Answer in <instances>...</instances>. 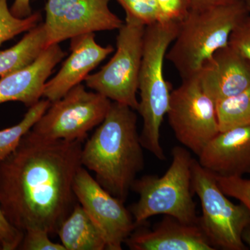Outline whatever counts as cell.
Instances as JSON below:
<instances>
[{
    "label": "cell",
    "mask_w": 250,
    "mask_h": 250,
    "mask_svg": "<svg viewBox=\"0 0 250 250\" xmlns=\"http://www.w3.org/2000/svg\"><path fill=\"white\" fill-rule=\"evenodd\" d=\"M194 193L201 202L198 224L215 250H246L243 229L250 223V212L243 204L235 205L219 187L214 175L196 159L192 166Z\"/></svg>",
    "instance_id": "cell-7"
},
{
    "label": "cell",
    "mask_w": 250,
    "mask_h": 250,
    "mask_svg": "<svg viewBox=\"0 0 250 250\" xmlns=\"http://www.w3.org/2000/svg\"><path fill=\"white\" fill-rule=\"evenodd\" d=\"M242 241L246 245L247 248H249L250 250V223L247 225L241 235Z\"/></svg>",
    "instance_id": "cell-29"
},
{
    "label": "cell",
    "mask_w": 250,
    "mask_h": 250,
    "mask_svg": "<svg viewBox=\"0 0 250 250\" xmlns=\"http://www.w3.org/2000/svg\"><path fill=\"white\" fill-rule=\"evenodd\" d=\"M125 14L136 18L146 26L160 22L161 14L156 0H116Z\"/></svg>",
    "instance_id": "cell-22"
},
{
    "label": "cell",
    "mask_w": 250,
    "mask_h": 250,
    "mask_svg": "<svg viewBox=\"0 0 250 250\" xmlns=\"http://www.w3.org/2000/svg\"><path fill=\"white\" fill-rule=\"evenodd\" d=\"M161 14L160 22H180L191 7L192 0H156Z\"/></svg>",
    "instance_id": "cell-25"
},
{
    "label": "cell",
    "mask_w": 250,
    "mask_h": 250,
    "mask_svg": "<svg viewBox=\"0 0 250 250\" xmlns=\"http://www.w3.org/2000/svg\"><path fill=\"white\" fill-rule=\"evenodd\" d=\"M10 10L11 14L19 18H27L32 14L30 0H14Z\"/></svg>",
    "instance_id": "cell-28"
},
{
    "label": "cell",
    "mask_w": 250,
    "mask_h": 250,
    "mask_svg": "<svg viewBox=\"0 0 250 250\" xmlns=\"http://www.w3.org/2000/svg\"><path fill=\"white\" fill-rule=\"evenodd\" d=\"M195 77L203 91L216 104L250 87V62L228 45L215 52Z\"/></svg>",
    "instance_id": "cell-12"
},
{
    "label": "cell",
    "mask_w": 250,
    "mask_h": 250,
    "mask_svg": "<svg viewBox=\"0 0 250 250\" xmlns=\"http://www.w3.org/2000/svg\"><path fill=\"white\" fill-rule=\"evenodd\" d=\"M65 56L59 44H54L30 65L0 79V104L19 102L30 108L39 103L54 67Z\"/></svg>",
    "instance_id": "cell-15"
},
{
    "label": "cell",
    "mask_w": 250,
    "mask_h": 250,
    "mask_svg": "<svg viewBox=\"0 0 250 250\" xmlns=\"http://www.w3.org/2000/svg\"><path fill=\"white\" fill-rule=\"evenodd\" d=\"M203 2L212 3V4H232V3L238 2V1H244V0H198Z\"/></svg>",
    "instance_id": "cell-30"
},
{
    "label": "cell",
    "mask_w": 250,
    "mask_h": 250,
    "mask_svg": "<svg viewBox=\"0 0 250 250\" xmlns=\"http://www.w3.org/2000/svg\"><path fill=\"white\" fill-rule=\"evenodd\" d=\"M144 24L126 15L118 30L116 51L101 70L85 78V85L112 102L137 111L139 77L143 53Z\"/></svg>",
    "instance_id": "cell-6"
},
{
    "label": "cell",
    "mask_w": 250,
    "mask_h": 250,
    "mask_svg": "<svg viewBox=\"0 0 250 250\" xmlns=\"http://www.w3.org/2000/svg\"><path fill=\"white\" fill-rule=\"evenodd\" d=\"M49 233L41 229H32L24 232L19 250H66L62 243H54L49 238Z\"/></svg>",
    "instance_id": "cell-24"
},
{
    "label": "cell",
    "mask_w": 250,
    "mask_h": 250,
    "mask_svg": "<svg viewBox=\"0 0 250 250\" xmlns=\"http://www.w3.org/2000/svg\"><path fill=\"white\" fill-rule=\"evenodd\" d=\"M129 106L112 102L91 137L82 146L81 162L113 196L125 202L145 166L137 116Z\"/></svg>",
    "instance_id": "cell-2"
},
{
    "label": "cell",
    "mask_w": 250,
    "mask_h": 250,
    "mask_svg": "<svg viewBox=\"0 0 250 250\" xmlns=\"http://www.w3.org/2000/svg\"><path fill=\"white\" fill-rule=\"evenodd\" d=\"M0 250H2V248H1V246H0Z\"/></svg>",
    "instance_id": "cell-32"
},
{
    "label": "cell",
    "mask_w": 250,
    "mask_h": 250,
    "mask_svg": "<svg viewBox=\"0 0 250 250\" xmlns=\"http://www.w3.org/2000/svg\"><path fill=\"white\" fill-rule=\"evenodd\" d=\"M166 115L176 139L197 156L220 132L215 104L196 77L182 80L172 90Z\"/></svg>",
    "instance_id": "cell-9"
},
{
    "label": "cell",
    "mask_w": 250,
    "mask_h": 250,
    "mask_svg": "<svg viewBox=\"0 0 250 250\" xmlns=\"http://www.w3.org/2000/svg\"><path fill=\"white\" fill-rule=\"evenodd\" d=\"M125 244L131 250H215L198 223H182L165 215L152 229H140Z\"/></svg>",
    "instance_id": "cell-16"
},
{
    "label": "cell",
    "mask_w": 250,
    "mask_h": 250,
    "mask_svg": "<svg viewBox=\"0 0 250 250\" xmlns=\"http://www.w3.org/2000/svg\"><path fill=\"white\" fill-rule=\"evenodd\" d=\"M214 175L219 187L228 197L238 200L250 212V179L243 177H224Z\"/></svg>",
    "instance_id": "cell-23"
},
{
    "label": "cell",
    "mask_w": 250,
    "mask_h": 250,
    "mask_svg": "<svg viewBox=\"0 0 250 250\" xmlns=\"http://www.w3.org/2000/svg\"><path fill=\"white\" fill-rule=\"evenodd\" d=\"M57 233L66 250H106L103 234L80 203L74 206Z\"/></svg>",
    "instance_id": "cell-17"
},
{
    "label": "cell",
    "mask_w": 250,
    "mask_h": 250,
    "mask_svg": "<svg viewBox=\"0 0 250 250\" xmlns=\"http://www.w3.org/2000/svg\"><path fill=\"white\" fill-rule=\"evenodd\" d=\"M198 159L204 168L220 177L250 174V125L220 131Z\"/></svg>",
    "instance_id": "cell-14"
},
{
    "label": "cell",
    "mask_w": 250,
    "mask_h": 250,
    "mask_svg": "<svg viewBox=\"0 0 250 250\" xmlns=\"http://www.w3.org/2000/svg\"><path fill=\"white\" fill-rule=\"evenodd\" d=\"M51 103L47 99L41 100L29 110L22 121L11 127L0 130V161L4 160L17 148L21 139L45 113Z\"/></svg>",
    "instance_id": "cell-19"
},
{
    "label": "cell",
    "mask_w": 250,
    "mask_h": 250,
    "mask_svg": "<svg viewBox=\"0 0 250 250\" xmlns=\"http://www.w3.org/2000/svg\"><path fill=\"white\" fill-rule=\"evenodd\" d=\"M172 162L164 175L154 174L136 179L131 190L139 200L130 207L136 228L154 215H170L182 223H198L196 205L192 199L193 158L187 148L176 146Z\"/></svg>",
    "instance_id": "cell-5"
},
{
    "label": "cell",
    "mask_w": 250,
    "mask_h": 250,
    "mask_svg": "<svg viewBox=\"0 0 250 250\" xmlns=\"http://www.w3.org/2000/svg\"><path fill=\"white\" fill-rule=\"evenodd\" d=\"M220 131L250 125V87L215 104Z\"/></svg>",
    "instance_id": "cell-20"
},
{
    "label": "cell",
    "mask_w": 250,
    "mask_h": 250,
    "mask_svg": "<svg viewBox=\"0 0 250 250\" xmlns=\"http://www.w3.org/2000/svg\"><path fill=\"white\" fill-rule=\"evenodd\" d=\"M111 100L97 92L87 91L82 83L54 103L30 132L43 141H80L106 118Z\"/></svg>",
    "instance_id": "cell-8"
},
{
    "label": "cell",
    "mask_w": 250,
    "mask_h": 250,
    "mask_svg": "<svg viewBox=\"0 0 250 250\" xmlns=\"http://www.w3.org/2000/svg\"><path fill=\"white\" fill-rule=\"evenodd\" d=\"M48 47L43 23L37 24L27 31L17 44L0 51V77L30 65Z\"/></svg>",
    "instance_id": "cell-18"
},
{
    "label": "cell",
    "mask_w": 250,
    "mask_h": 250,
    "mask_svg": "<svg viewBox=\"0 0 250 250\" xmlns=\"http://www.w3.org/2000/svg\"><path fill=\"white\" fill-rule=\"evenodd\" d=\"M111 0H47L43 23L50 46L82 34L119 29L123 22L108 7Z\"/></svg>",
    "instance_id": "cell-10"
},
{
    "label": "cell",
    "mask_w": 250,
    "mask_h": 250,
    "mask_svg": "<svg viewBox=\"0 0 250 250\" xmlns=\"http://www.w3.org/2000/svg\"><path fill=\"white\" fill-rule=\"evenodd\" d=\"M41 19L39 12L27 18L16 17L11 14L7 0H0V45L15 36L31 30L39 24Z\"/></svg>",
    "instance_id": "cell-21"
},
{
    "label": "cell",
    "mask_w": 250,
    "mask_h": 250,
    "mask_svg": "<svg viewBox=\"0 0 250 250\" xmlns=\"http://www.w3.org/2000/svg\"><path fill=\"white\" fill-rule=\"evenodd\" d=\"M249 14L244 1L220 4L192 0L166 59L182 80L196 76L215 52L229 45L233 30Z\"/></svg>",
    "instance_id": "cell-3"
},
{
    "label": "cell",
    "mask_w": 250,
    "mask_h": 250,
    "mask_svg": "<svg viewBox=\"0 0 250 250\" xmlns=\"http://www.w3.org/2000/svg\"><path fill=\"white\" fill-rule=\"evenodd\" d=\"M244 2L246 5L247 9H248L250 14V0H244Z\"/></svg>",
    "instance_id": "cell-31"
},
{
    "label": "cell",
    "mask_w": 250,
    "mask_h": 250,
    "mask_svg": "<svg viewBox=\"0 0 250 250\" xmlns=\"http://www.w3.org/2000/svg\"><path fill=\"white\" fill-rule=\"evenodd\" d=\"M83 143L43 141L27 133L0 161V205L13 226L57 233L75 205L73 185Z\"/></svg>",
    "instance_id": "cell-1"
},
{
    "label": "cell",
    "mask_w": 250,
    "mask_h": 250,
    "mask_svg": "<svg viewBox=\"0 0 250 250\" xmlns=\"http://www.w3.org/2000/svg\"><path fill=\"white\" fill-rule=\"evenodd\" d=\"M24 234L8 221L0 205V246L2 250L18 249Z\"/></svg>",
    "instance_id": "cell-26"
},
{
    "label": "cell",
    "mask_w": 250,
    "mask_h": 250,
    "mask_svg": "<svg viewBox=\"0 0 250 250\" xmlns=\"http://www.w3.org/2000/svg\"><path fill=\"white\" fill-rule=\"evenodd\" d=\"M73 189L77 201L103 234L106 250H123L136 228L124 202L105 190L83 166L75 176Z\"/></svg>",
    "instance_id": "cell-11"
},
{
    "label": "cell",
    "mask_w": 250,
    "mask_h": 250,
    "mask_svg": "<svg viewBox=\"0 0 250 250\" xmlns=\"http://www.w3.org/2000/svg\"><path fill=\"white\" fill-rule=\"evenodd\" d=\"M71 53L55 77L45 83L42 98L54 103L85 81L90 72L114 51L111 45L103 47L95 40V33L70 39Z\"/></svg>",
    "instance_id": "cell-13"
},
{
    "label": "cell",
    "mask_w": 250,
    "mask_h": 250,
    "mask_svg": "<svg viewBox=\"0 0 250 250\" xmlns=\"http://www.w3.org/2000/svg\"><path fill=\"white\" fill-rule=\"evenodd\" d=\"M229 45L250 62V15L243 19L230 36Z\"/></svg>",
    "instance_id": "cell-27"
},
{
    "label": "cell",
    "mask_w": 250,
    "mask_h": 250,
    "mask_svg": "<svg viewBox=\"0 0 250 250\" xmlns=\"http://www.w3.org/2000/svg\"><path fill=\"white\" fill-rule=\"evenodd\" d=\"M179 22H158L146 26L139 77L140 101L137 111L143 120L140 134L143 148L159 160L166 159L161 145L160 131L170 105L171 85L166 80L164 64L173 42Z\"/></svg>",
    "instance_id": "cell-4"
}]
</instances>
